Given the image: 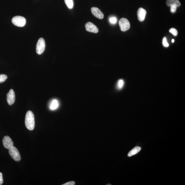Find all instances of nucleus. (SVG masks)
Returning a JSON list of instances; mask_svg holds the SVG:
<instances>
[{
  "label": "nucleus",
  "instance_id": "obj_1",
  "mask_svg": "<svg viewBox=\"0 0 185 185\" xmlns=\"http://www.w3.org/2000/svg\"><path fill=\"white\" fill-rule=\"evenodd\" d=\"M25 125L27 129L32 131L35 127V116L32 112L28 111L26 113L25 118Z\"/></svg>",
  "mask_w": 185,
  "mask_h": 185
},
{
  "label": "nucleus",
  "instance_id": "obj_2",
  "mask_svg": "<svg viewBox=\"0 0 185 185\" xmlns=\"http://www.w3.org/2000/svg\"><path fill=\"white\" fill-rule=\"evenodd\" d=\"M12 22L14 25L18 27H23L26 25V20L23 17L16 16L12 18Z\"/></svg>",
  "mask_w": 185,
  "mask_h": 185
},
{
  "label": "nucleus",
  "instance_id": "obj_3",
  "mask_svg": "<svg viewBox=\"0 0 185 185\" xmlns=\"http://www.w3.org/2000/svg\"><path fill=\"white\" fill-rule=\"evenodd\" d=\"M9 153L11 158L16 162H19L21 157L18 149L13 146L9 150Z\"/></svg>",
  "mask_w": 185,
  "mask_h": 185
},
{
  "label": "nucleus",
  "instance_id": "obj_4",
  "mask_svg": "<svg viewBox=\"0 0 185 185\" xmlns=\"http://www.w3.org/2000/svg\"><path fill=\"white\" fill-rule=\"evenodd\" d=\"M45 48V42L44 39L40 38L38 41L36 46V52L39 55L42 54L44 51Z\"/></svg>",
  "mask_w": 185,
  "mask_h": 185
},
{
  "label": "nucleus",
  "instance_id": "obj_5",
  "mask_svg": "<svg viewBox=\"0 0 185 185\" xmlns=\"http://www.w3.org/2000/svg\"><path fill=\"white\" fill-rule=\"evenodd\" d=\"M119 24L121 30L122 31H126L130 29V23L127 19L125 18L121 19L119 21Z\"/></svg>",
  "mask_w": 185,
  "mask_h": 185
},
{
  "label": "nucleus",
  "instance_id": "obj_6",
  "mask_svg": "<svg viewBox=\"0 0 185 185\" xmlns=\"http://www.w3.org/2000/svg\"><path fill=\"white\" fill-rule=\"evenodd\" d=\"M3 146L8 150L14 146V143L12 139L8 136H6L4 137L3 139Z\"/></svg>",
  "mask_w": 185,
  "mask_h": 185
},
{
  "label": "nucleus",
  "instance_id": "obj_7",
  "mask_svg": "<svg viewBox=\"0 0 185 185\" xmlns=\"http://www.w3.org/2000/svg\"><path fill=\"white\" fill-rule=\"evenodd\" d=\"M7 101L9 105H12L15 101V94L14 90L11 89L7 95Z\"/></svg>",
  "mask_w": 185,
  "mask_h": 185
},
{
  "label": "nucleus",
  "instance_id": "obj_8",
  "mask_svg": "<svg viewBox=\"0 0 185 185\" xmlns=\"http://www.w3.org/2000/svg\"><path fill=\"white\" fill-rule=\"evenodd\" d=\"M85 27L86 31L90 32L97 33L99 32V29L97 26L92 22L87 23Z\"/></svg>",
  "mask_w": 185,
  "mask_h": 185
},
{
  "label": "nucleus",
  "instance_id": "obj_9",
  "mask_svg": "<svg viewBox=\"0 0 185 185\" xmlns=\"http://www.w3.org/2000/svg\"><path fill=\"white\" fill-rule=\"evenodd\" d=\"M91 12L92 14L97 18L101 19L104 17L103 12L97 7H92L91 8Z\"/></svg>",
  "mask_w": 185,
  "mask_h": 185
},
{
  "label": "nucleus",
  "instance_id": "obj_10",
  "mask_svg": "<svg viewBox=\"0 0 185 185\" xmlns=\"http://www.w3.org/2000/svg\"><path fill=\"white\" fill-rule=\"evenodd\" d=\"M146 11L144 9L140 8L137 11V16L138 19L139 21L142 22L144 21L145 16H146Z\"/></svg>",
  "mask_w": 185,
  "mask_h": 185
},
{
  "label": "nucleus",
  "instance_id": "obj_11",
  "mask_svg": "<svg viewBox=\"0 0 185 185\" xmlns=\"http://www.w3.org/2000/svg\"><path fill=\"white\" fill-rule=\"evenodd\" d=\"M59 106V101L57 99H54L52 100L49 105V107L50 110H55L57 109Z\"/></svg>",
  "mask_w": 185,
  "mask_h": 185
},
{
  "label": "nucleus",
  "instance_id": "obj_12",
  "mask_svg": "<svg viewBox=\"0 0 185 185\" xmlns=\"http://www.w3.org/2000/svg\"><path fill=\"white\" fill-rule=\"evenodd\" d=\"M166 5L169 7L174 5L179 7L180 6L181 3L179 0H167Z\"/></svg>",
  "mask_w": 185,
  "mask_h": 185
},
{
  "label": "nucleus",
  "instance_id": "obj_13",
  "mask_svg": "<svg viewBox=\"0 0 185 185\" xmlns=\"http://www.w3.org/2000/svg\"><path fill=\"white\" fill-rule=\"evenodd\" d=\"M141 148L139 146H136L133 149L130 151L128 153V157H131L137 154L140 152Z\"/></svg>",
  "mask_w": 185,
  "mask_h": 185
},
{
  "label": "nucleus",
  "instance_id": "obj_14",
  "mask_svg": "<svg viewBox=\"0 0 185 185\" xmlns=\"http://www.w3.org/2000/svg\"><path fill=\"white\" fill-rule=\"evenodd\" d=\"M65 3L68 8L70 9L73 8L74 6L73 0H65Z\"/></svg>",
  "mask_w": 185,
  "mask_h": 185
},
{
  "label": "nucleus",
  "instance_id": "obj_15",
  "mask_svg": "<svg viewBox=\"0 0 185 185\" xmlns=\"http://www.w3.org/2000/svg\"><path fill=\"white\" fill-rule=\"evenodd\" d=\"M124 85V81L122 79L119 80L117 84V88L118 90L121 89Z\"/></svg>",
  "mask_w": 185,
  "mask_h": 185
},
{
  "label": "nucleus",
  "instance_id": "obj_16",
  "mask_svg": "<svg viewBox=\"0 0 185 185\" xmlns=\"http://www.w3.org/2000/svg\"><path fill=\"white\" fill-rule=\"evenodd\" d=\"M8 78L6 75L4 74H0V83H3Z\"/></svg>",
  "mask_w": 185,
  "mask_h": 185
},
{
  "label": "nucleus",
  "instance_id": "obj_17",
  "mask_svg": "<svg viewBox=\"0 0 185 185\" xmlns=\"http://www.w3.org/2000/svg\"><path fill=\"white\" fill-rule=\"evenodd\" d=\"M169 31L172 34L175 36H177V35H178V31H177V30L176 29H175V28H171V29L169 30Z\"/></svg>",
  "mask_w": 185,
  "mask_h": 185
},
{
  "label": "nucleus",
  "instance_id": "obj_18",
  "mask_svg": "<svg viewBox=\"0 0 185 185\" xmlns=\"http://www.w3.org/2000/svg\"><path fill=\"white\" fill-rule=\"evenodd\" d=\"M109 21L111 24H116L117 22V19L116 17H111L109 18Z\"/></svg>",
  "mask_w": 185,
  "mask_h": 185
},
{
  "label": "nucleus",
  "instance_id": "obj_19",
  "mask_svg": "<svg viewBox=\"0 0 185 185\" xmlns=\"http://www.w3.org/2000/svg\"><path fill=\"white\" fill-rule=\"evenodd\" d=\"M163 44L165 47H168L169 46L168 43L167 42V39L166 37H164L163 40Z\"/></svg>",
  "mask_w": 185,
  "mask_h": 185
},
{
  "label": "nucleus",
  "instance_id": "obj_20",
  "mask_svg": "<svg viewBox=\"0 0 185 185\" xmlns=\"http://www.w3.org/2000/svg\"><path fill=\"white\" fill-rule=\"evenodd\" d=\"M171 12L175 13L176 12L177 7L176 6H171Z\"/></svg>",
  "mask_w": 185,
  "mask_h": 185
},
{
  "label": "nucleus",
  "instance_id": "obj_21",
  "mask_svg": "<svg viewBox=\"0 0 185 185\" xmlns=\"http://www.w3.org/2000/svg\"><path fill=\"white\" fill-rule=\"evenodd\" d=\"M75 184V182L74 181H70L63 184V185H74Z\"/></svg>",
  "mask_w": 185,
  "mask_h": 185
},
{
  "label": "nucleus",
  "instance_id": "obj_22",
  "mask_svg": "<svg viewBox=\"0 0 185 185\" xmlns=\"http://www.w3.org/2000/svg\"><path fill=\"white\" fill-rule=\"evenodd\" d=\"M3 178L2 173H0V185H1L3 184Z\"/></svg>",
  "mask_w": 185,
  "mask_h": 185
},
{
  "label": "nucleus",
  "instance_id": "obj_23",
  "mask_svg": "<svg viewBox=\"0 0 185 185\" xmlns=\"http://www.w3.org/2000/svg\"><path fill=\"white\" fill-rule=\"evenodd\" d=\"M175 41V40L174 39H173L172 40V42L173 43H174Z\"/></svg>",
  "mask_w": 185,
  "mask_h": 185
},
{
  "label": "nucleus",
  "instance_id": "obj_24",
  "mask_svg": "<svg viewBox=\"0 0 185 185\" xmlns=\"http://www.w3.org/2000/svg\"><path fill=\"white\" fill-rule=\"evenodd\" d=\"M107 185H111V184H107Z\"/></svg>",
  "mask_w": 185,
  "mask_h": 185
}]
</instances>
